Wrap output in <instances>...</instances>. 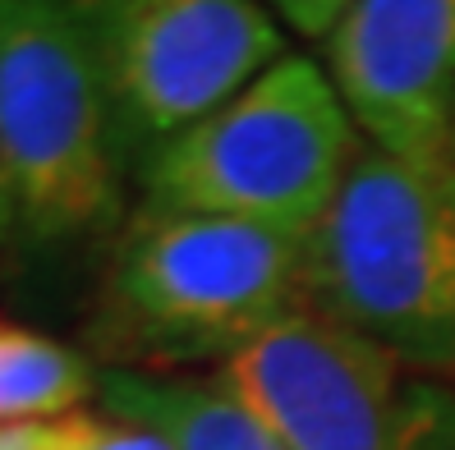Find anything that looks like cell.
<instances>
[{"mask_svg":"<svg viewBox=\"0 0 455 450\" xmlns=\"http://www.w3.org/2000/svg\"><path fill=\"white\" fill-rule=\"evenodd\" d=\"M323 69L368 147L455 162V0H355Z\"/></svg>","mask_w":455,"mask_h":450,"instance_id":"obj_7","label":"cell"},{"mask_svg":"<svg viewBox=\"0 0 455 450\" xmlns=\"http://www.w3.org/2000/svg\"><path fill=\"white\" fill-rule=\"evenodd\" d=\"M56 450H171L156 432L133 428L111 414H69L60 418V441Z\"/></svg>","mask_w":455,"mask_h":450,"instance_id":"obj_10","label":"cell"},{"mask_svg":"<svg viewBox=\"0 0 455 450\" xmlns=\"http://www.w3.org/2000/svg\"><path fill=\"white\" fill-rule=\"evenodd\" d=\"M129 175L285 56L262 0H69Z\"/></svg>","mask_w":455,"mask_h":450,"instance_id":"obj_5","label":"cell"},{"mask_svg":"<svg viewBox=\"0 0 455 450\" xmlns=\"http://www.w3.org/2000/svg\"><path fill=\"white\" fill-rule=\"evenodd\" d=\"M304 308V240L139 202L92 299V350L133 373L230 363Z\"/></svg>","mask_w":455,"mask_h":450,"instance_id":"obj_1","label":"cell"},{"mask_svg":"<svg viewBox=\"0 0 455 450\" xmlns=\"http://www.w3.org/2000/svg\"><path fill=\"white\" fill-rule=\"evenodd\" d=\"M0 156L23 249L124 225V162L69 0H0Z\"/></svg>","mask_w":455,"mask_h":450,"instance_id":"obj_4","label":"cell"},{"mask_svg":"<svg viewBox=\"0 0 455 450\" xmlns=\"http://www.w3.org/2000/svg\"><path fill=\"white\" fill-rule=\"evenodd\" d=\"M97 400L111 418L156 432L171 450H285L226 377L101 367Z\"/></svg>","mask_w":455,"mask_h":450,"instance_id":"obj_8","label":"cell"},{"mask_svg":"<svg viewBox=\"0 0 455 450\" xmlns=\"http://www.w3.org/2000/svg\"><path fill=\"white\" fill-rule=\"evenodd\" d=\"M368 138L331 74L285 51L217 115L184 129L139 166L143 202L189 217H226L308 240L331 211Z\"/></svg>","mask_w":455,"mask_h":450,"instance_id":"obj_3","label":"cell"},{"mask_svg":"<svg viewBox=\"0 0 455 450\" xmlns=\"http://www.w3.org/2000/svg\"><path fill=\"white\" fill-rule=\"evenodd\" d=\"M23 249V234H19V207H14V189H10V170H5V156H0V267H10Z\"/></svg>","mask_w":455,"mask_h":450,"instance_id":"obj_12","label":"cell"},{"mask_svg":"<svg viewBox=\"0 0 455 450\" xmlns=\"http://www.w3.org/2000/svg\"><path fill=\"white\" fill-rule=\"evenodd\" d=\"M262 5L272 10V14H281L285 28H294L299 37H308V42L323 46L355 0H262Z\"/></svg>","mask_w":455,"mask_h":450,"instance_id":"obj_11","label":"cell"},{"mask_svg":"<svg viewBox=\"0 0 455 450\" xmlns=\"http://www.w3.org/2000/svg\"><path fill=\"white\" fill-rule=\"evenodd\" d=\"M285 450H400L414 373L378 340L299 308L221 367Z\"/></svg>","mask_w":455,"mask_h":450,"instance_id":"obj_6","label":"cell"},{"mask_svg":"<svg viewBox=\"0 0 455 450\" xmlns=\"http://www.w3.org/2000/svg\"><path fill=\"white\" fill-rule=\"evenodd\" d=\"M101 367L42 331L0 322V428L84 414L97 400Z\"/></svg>","mask_w":455,"mask_h":450,"instance_id":"obj_9","label":"cell"},{"mask_svg":"<svg viewBox=\"0 0 455 450\" xmlns=\"http://www.w3.org/2000/svg\"><path fill=\"white\" fill-rule=\"evenodd\" d=\"M304 304L378 340L405 373L455 382V162L363 147L304 240Z\"/></svg>","mask_w":455,"mask_h":450,"instance_id":"obj_2","label":"cell"}]
</instances>
